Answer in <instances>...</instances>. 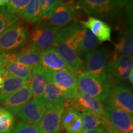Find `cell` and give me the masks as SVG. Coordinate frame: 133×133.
I'll list each match as a JSON object with an SVG mask.
<instances>
[{"label":"cell","mask_w":133,"mask_h":133,"mask_svg":"<svg viewBox=\"0 0 133 133\" xmlns=\"http://www.w3.org/2000/svg\"><path fill=\"white\" fill-rule=\"evenodd\" d=\"M3 81V78L2 75H1V74H0V88L1 87V85H2Z\"/></svg>","instance_id":"obj_38"},{"label":"cell","mask_w":133,"mask_h":133,"mask_svg":"<svg viewBox=\"0 0 133 133\" xmlns=\"http://www.w3.org/2000/svg\"><path fill=\"white\" fill-rule=\"evenodd\" d=\"M103 133H109V132H108L107 131H105V132H103Z\"/></svg>","instance_id":"obj_41"},{"label":"cell","mask_w":133,"mask_h":133,"mask_svg":"<svg viewBox=\"0 0 133 133\" xmlns=\"http://www.w3.org/2000/svg\"><path fill=\"white\" fill-rule=\"evenodd\" d=\"M61 1H62V0H39L41 12L49 8L56 7V6Z\"/></svg>","instance_id":"obj_32"},{"label":"cell","mask_w":133,"mask_h":133,"mask_svg":"<svg viewBox=\"0 0 133 133\" xmlns=\"http://www.w3.org/2000/svg\"><path fill=\"white\" fill-rule=\"evenodd\" d=\"M78 6L88 14L104 20L114 19L119 9L113 0H78Z\"/></svg>","instance_id":"obj_5"},{"label":"cell","mask_w":133,"mask_h":133,"mask_svg":"<svg viewBox=\"0 0 133 133\" xmlns=\"http://www.w3.org/2000/svg\"><path fill=\"white\" fill-rule=\"evenodd\" d=\"M41 16L39 0H30L25 9L22 14L21 18L28 22H36L39 21Z\"/></svg>","instance_id":"obj_26"},{"label":"cell","mask_w":133,"mask_h":133,"mask_svg":"<svg viewBox=\"0 0 133 133\" xmlns=\"http://www.w3.org/2000/svg\"><path fill=\"white\" fill-rule=\"evenodd\" d=\"M70 100L72 104L78 110L79 112L81 113L84 110H87L96 114L104 121L105 123V128L106 130L108 132H114V131L108 119L105 110V106L102 101L97 98L80 92H78L77 95L75 99Z\"/></svg>","instance_id":"obj_6"},{"label":"cell","mask_w":133,"mask_h":133,"mask_svg":"<svg viewBox=\"0 0 133 133\" xmlns=\"http://www.w3.org/2000/svg\"><path fill=\"white\" fill-rule=\"evenodd\" d=\"M114 2L116 4L119 8H121L125 6L126 4H128L131 2V0H113Z\"/></svg>","instance_id":"obj_34"},{"label":"cell","mask_w":133,"mask_h":133,"mask_svg":"<svg viewBox=\"0 0 133 133\" xmlns=\"http://www.w3.org/2000/svg\"><path fill=\"white\" fill-rule=\"evenodd\" d=\"M47 106L48 104L43 98L32 99L26 103L17 115L22 122L38 125Z\"/></svg>","instance_id":"obj_11"},{"label":"cell","mask_w":133,"mask_h":133,"mask_svg":"<svg viewBox=\"0 0 133 133\" xmlns=\"http://www.w3.org/2000/svg\"><path fill=\"white\" fill-rule=\"evenodd\" d=\"M6 54V52H0V69L4 68L5 66Z\"/></svg>","instance_id":"obj_35"},{"label":"cell","mask_w":133,"mask_h":133,"mask_svg":"<svg viewBox=\"0 0 133 133\" xmlns=\"http://www.w3.org/2000/svg\"><path fill=\"white\" fill-rule=\"evenodd\" d=\"M109 133H118V132H115V131H114V132H109Z\"/></svg>","instance_id":"obj_40"},{"label":"cell","mask_w":133,"mask_h":133,"mask_svg":"<svg viewBox=\"0 0 133 133\" xmlns=\"http://www.w3.org/2000/svg\"><path fill=\"white\" fill-rule=\"evenodd\" d=\"M61 127L66 133H81L83 131L80 112L75 107L70 99H66L64 102Z\"/></svg>","instance_id":"obj_12"},{"label":"cell","mask_w":133,"mask_h":133,"mask_svg":"<svg viewBox=\"0 0 133 133\" xmlns=\"http://www.w3.org/2000/svg\"><path fill=\"white\" fill-rule=\"evenodd\" d=\"M9 76H14L30 82L32 69L16 62H10L4 66Z\"/></svg>","instance_id":"obj_25"},{"label":"cell","mask_w":133,"mask_h":133,"mask_svg":"<svg viewBox=\"0 0 133 133\" xmlns=\"http://www.w3.org/2000/svg\"><path fill=\"white\" fill-rule=\"evenodd\" d=\"M99 41L89 30L84 28L83 35L78 46V53L79 56H85L91 51H94L99 44Z\"/></svg>","instance_id":"obj_24"},{"label":"cell","mask_w":133,"mask_h":133,"mask_svg":"<svg viewBox=\"0 0 133 133\" xmlns=\"http://www.w3.org/2000/svg\"><path fill=\"white\" fill-rule=\"evenodd\" d=\"M40 65L46 70L51 71L69 70L77 75L74 68L60 57L52 48H49L41 52Z\"/></svg>","instance_id":"obj_17"},{"label":"cell","mask_w":133,"mask_h":133,"mask_svg":"<svg viewBox=\"0 0 133 133\" xmlns=\"http://www.w3.org/2000/svg\"><path fill=\"white\" fill-rule=\"evenodd\" d=\"M109 55V50L105 47L95 49L85 55L84 71L101 80H107L106 70Z\"/></svg>","instance_id":"obj_4"},{"label":"cell","mask_w":133,"mask_h":133,"mask_svg":"<svg viewBox=\"0 0 133 133\" xmlns=\"http://www.w3.org/2000/svg\"><path fill=\"white\" fill-rule=\"evenodd\" d=\"M127 133H133V131H132V130H131L130 131H129V132H127Z\"/></svg>","instance_id":"obj_39"},{"label":"cell","mask_w":133,"mask_h":133,"mask_svg":"<svg viewBox=\"0 0 133 133\" xmlns=\"http://www.w3.org/2000/svg\"><path fill=\"white\" fill-rule=\"evenodd\" d=\"M77 86L78 92L105 101L112 89L113 84L108 79L101 80L86 71H82L78 75Z\"/></svg>","instance_id":"obj_1"},{"label":"cell","mask_w":133,"mask_h":133,"mask_svg":"<svg viewBox=\"0 0 133 133\" xmlns=\"http://www.w3.org/2000/svg\"><path fill=\"white\" fill-rule=\"evenodd\" d=\"M49 72L52 81L63 92L66 99H75L78 92L77 75L66 69Z\"/></svg>","instance_id":"obj_8"},{"label":"cell","mask_w":133,"mask_h":133,"mask_svg":"<svg viewBox=\"0 0 133 133\" xmlns=\"http://www.w3.org/2000/svg\"><path fill=\"white\" fill-rule=\"evenodd\" d=\"M128 78L129 79V82H130L131 84H132V83H133V69L131 70L130 73H129Z\"/></svg>","instance_id":"obj_37"},{"label":"cell","mask_w":133,"mask_h":133,"mask_svg":"<svg viewBox=\"0 0 133 133\" xmlns=\"http://www.w3.org/2000/svg\"><path fill=\"white\" fill-rule=\"evenodd\" d=\"M29 30L21 24H16L0 34V52L15 51L23 46L29 38Z\"/></svg>","instance_id":"obj_3"},{"label":"cell","mask_w":133,"mask_h":133,"mask_svg":"<svg viewBox=\"0 0 133 133\" xmlns=\"http://www.w3.org/2000/svg\"><path fill=\"white\" fill-rule=\"evenodd\" d=\"M9 0H0V7H4L9 3Z\"/></svg>","instance_id":"obj_36"},{"label":"cell","mask_w":133,"mask_h":133,"mask_svg":"<svg viewBox=\"0 0 133 133\" xmlns=\"http://www.w3.org/2000/svg\"><path fill=\"white\" fill-rule=\"evenodd\" d=\"M41 54L40 51L31 49L28 46L20 52H16L15 62L33 69L40 65Z\"/></svg>","instance_id":"obj_21"},{"label":"cell","mask_w":133,"mask_h":133,"mask_svg":"<svg viewBox=\"0 0 133 133\" xmlns=\"http://www.w3.org/2000/svg\"><path fill=\"white\" fill-rule=\"evenodd\" d=\"M11 133H41L38 125L19 121Z\"/></svg>","instance_id":"obj_31"},{"label":"cell","mask_w":133,"mask_h":133,"mask_svg":"<svg viewBox=\"0 0 133 133\" xmlns=\"http://www.w3.org/2000/svg\"><path fill=\"white\" fill-rule=\"evenodd\" d=\"M105 128L103 126H99L96 128L91 129V130L83 131L81 133H103L106 131Z\"/></svg>","instance_id":"obj_33"},{"label":"cell","mask_w":133,"mask_h":133,"mask_svg":"<svg viewBox=\"0 0 133 133\" xmlns=\"http://www.w3.org/2000/svg\"><path fill=\"white\" fill-rule=\"evenodd\" d=\"M33 97L30 82L10 95L3 102V106L8 111L17 115L22 107Z\"/></svg>","instance_id":"obj_15"},{"label":"cell","mask_w":133,"mask_h":133,"mask_svg":"<svg viewBox=\"0 0 133 133\" xmlns=\"http://www.w3.org/2000/svg\"><path fill=\"white\" fill-rule=\"evenodd\" d=\"M132 56L118 54L114 51L109 55L107 65V79L112 83L124 81L128 78L132 68Z\"/></svg>","instance_id":"obj_2"},{"label":"cell","mask_w":133,"mask_h":133,"mask_svg":"<svg viewBox=\"0 0 133 133\" xmlns=\"http://www.w3.org/2000/svg\"><path fill=\"white\" fill-rule=\"evenodd\" d=\"M60 29L56 26L41 25L36 27L30 37L29 47L43 52L52 46Z\"/></svg>","instance_id":"obj_10"},{"label":"cell","mask_w":133,"mask_h":133,"mask_svg":"<svg viewBox=\"0 0 133 133\" xmlns=\"http://www.w3.org/2000/svg\"><path fill=\"white\" fill-rule=\"evenodd\" d=\"M45 70L46 83L43 93V99L48 104L65 102L66 99L63 92L52 81L49 71Z\"/></svg>","instance_id":"obj_20"},{"label":"cell","mask_w":133,"mask_h":133,"mask_svg":"<svg viewBox=\"0 0 133 133\" xmlns=\"http://www.w3.org/2000/svg\"><path fill=\"white\" fill-rule=\"evenodd\" d=\"M80 23L83 27L89 30L100 43L112 41L110 26L102 20L91 16L86 21H81Z\"/></svg>","instance_id":"obj_18"},{"label":"cell","mask_w":133,"mask_h":133,"mask_svg":"<svg viewBox=\"0 0 133 133\" xmlns=\"http://www.w3.org/2000/svg\"><path fill=\"white\" fill-rule=\"evenodd\" d=\"M106 102L124 110L132 115V92L130 88L124 84H119L112 88Z\"/></svg>","instance_id":"obj_13"},{"label":"cell","mask_w":133,"mask_h":133,"mask_svg":"<svg viewBox=\"0 0 133 133\" xmlns=\"http://www.w3.org/2000/svg\"><path fill=\"white\" fill-rule=\"evenodd\" d=\"M30 0H9L6 11L10 14L21 17L22 14L29 3Z\"/></svg>","instance_id":"obj_30"},{"label":"cell","mask_w":133,"mask_h":133,"mask_svg":"<svg viewBox=\"0 0 133 133\" xmlns=\"http://www.w3.org/2000/svg\"><path fill=\"white\" fill-rule=\"evenodd\" d=\"M64 102L48 104L45 112L38 124L41 133H59Z\"/></svg>","instance_id":"obj_7"},{"label":"cell","mask_w":133,"mask_h":133,"mask_svg":"<svg viewBox=\"0 0 133 133\" xmlns=\"http://www.w3.org/2000/svg\"><path fill=\"white\" fill-rule=\"evenodd\" d=\"M45 71V69L40 65L33 68L32 70L30 85L33 99L43 98L46 83Z\"/></svg>","instance_id":"obj_19"},{"label":"cell","mask_w":133,"mask_h":133,"mask_svg":"<svg viewBox=\"0 0 133 133\" xmlns=\"http://www.w3.org/2000/svg\"><path fill=\"white\" fill-rule=\"evenodd\" d=\"M18 21L17 16L10 14L4 7H0V34Z\"/></svg>","instance_id":"obj_29"},{"label":"cell","mask_w":133,"mask_h":133,"mask_svg":"<svg viewBox=\"0 0 133 133\" xmlns=\"http://www.w3.org/2000/svg\"><path fill=\"white\" fill-rule=\"evenodd\" d=\"M28 81L14 76L3 78V81L0 88V101L4 102L10 95L16 92L25 85Z\"/></svg>","instance_id":"obj_22"},{"label":"cell","mask_w":133,"mask_h":133,"mask_svg":"<svg viewBox=\"0 0 133 133\" xmlns=\"http://www.w3.org/2000/svg\"><path fill=\"white\" fill-rule=\"evenodd\" d=\"M14 125V118L12 113L0 107V133H11Z\"/></svg>","instance_id":"obj_28"},{"label":"cell","mask_w":133,"mask_h":133,"mask_svg":"<svg viewBox=\"0 0 133 133\" xmlns=\"http://www.w3.org/2000/svg\"><path fill=\"white\" fill-rule=\"evenodd\" d=\"M114 46L115 51L118 54L132 56L133 54L132 30H127L121 33Z\"/></svg>","instance_id":"obj_23"},{"label":"cell","mask_w":133,"mask_h":133,"mask_svg":"<svg viewBox=\"0 0 133 133\" xmlns=\"http://www.w3.org/2000/svg\"><path fill=\"white\" fill-rule=\"evenodd\" d=\"M51 47L60 57L74 68L77 75L82 72L83 62L77 51L63 41H54Z\"/></svg>","instance_id":"obj_16"},{"label":"cell","mask_w":133,"mask_h":133,"mask_svg":"<svg viewBox=\"0 0 133 133\" xmlns=\"http://www.w3.org/2000/svg\"><path fill=\"white\" fill-rule=\"evenodd\" d=\"M83 121V131L91 130L99 126H103L105 128V123L104 121L99 116L87 110H84L80 113Z\"/></svg>","instance_id":"obj_27"},{"label":"cell","mask_w":133,"mask_h":133,"mask_svg":"<svg viewBox=\"0 0 133 133\" xmlns=\"http://www.w3.org/2000/svg\"><path fill=\"white\" fill-rule=\"evenodd\" d=\"M105 107L108 119L115 132L127 133L133 129V118L132 115L124 110L106 102Z\"/></svg>","instance_id":"obj_9"},{"label":"cell","mask_w":133,"mask_h":133,"mask_svg":"<svg viewBox=\"0 0 133 133\" xmlns=\"http://www.w3.org/2000/svg\"><path fill=\"white\" fill-rule=\"evenodd\" d=\"M76 10L71 4L61 1L59 3L50 16L46 26L62 27L74 19Z\"/></svg>","instance_id":"obj_14"}]
</instances>
